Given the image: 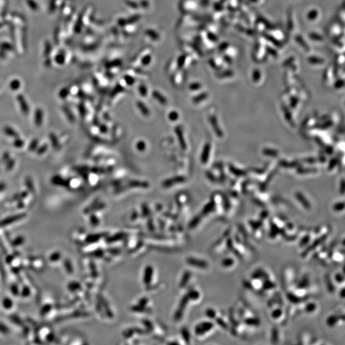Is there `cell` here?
<instances>
[{
	"instance_id": "8",
	"label": "cell",
	"mask_w": 345,
	"mask_h": 345,
	"mask_svg": "<svg viewBox=\"0 0 345 345\" xmlns=\"http://www.w3.org/2000/svg\"><path fill=\"white\" fill-rule=\"evenodd\" d=\"M206 316L209 318L211 319H215L216 318V311L213 309H208L206 311Z\"/></svg>"
},
{
	"instance_id": "1",
	"label": "cell",
	"mask_w": 345,
	"mask_h": 345,
	"mask_svg": "<svg viewBox=\"0 0 345 345\" xmlns=\"http://www.w3.org/2000/svg\"><path fill=\"white\" fill-rule=\"evenodd\" d=\"M214 328V324L212 322L205 321L202 322L200 324H198L196 327L195 332L198 336H203L205 334L208 333Z\"/></svg>"
},
{
	"instance_id": "2",
	"label": "cell",
	"mask_w": 345,
	"mask_h": 345,
	"mask_svg": "<svg viewBox=\"0 0 345 345\" xmlns=\"http://www.w3.org/2000/svg\"><path fill=\"white\" fill-rule=\"evenodd\" d=\"M342 320L344 321V320H341V317L337 316V314H332L331 316H329L326 321V323L327 324V325L330 327H334L336 325V324L338 323V322Z\"/></svg>"
},
{
	"instance_id": "3",
	"label": "cell",
	"mask_w": 345,
	"mask_h": 345,
	"mask_svg": "<svg viewBox=\"0 0 345 345\" xmlns=\"http://www.w3.org/2000/svg\"><path fill=\"white\" fill-rule=\"evenodd\" d=\"M221 264L224 267L229 268V267H231L232 266L234 265L235 261H234L233 258H231V257L225 258L224 259H223L222 260Z\"/></svg>"
},
{
	"instance_id": "5",
	"label": "cell",
	"mask_w": 345,
	"mask_h": 345,
	"mask_svg": "<svg viewBox=\"0 0 345 345\" xmlns=\"http://www.w3.org/2000/svg\"><path fill=\"white\" fill-rule=\"evenodd\" d=\"M283 311L281 308H274L271 313V317L275 320H278L282 316Z\"/></svg>"
},
{
	"instance_id": "6",
	"label": "cell",
	"mask_w": 345,
	"mask_h": 345,
	"mask_svg": "<svg viewBox=\"0 0 345 345\" xmlns=\"http://www.w3.org/2000/svg\"><path fill=\"white\" fill-rule=\"evenodd\" d=\"M42 111L40 109H37L36 112V115H35V123L36 124V126H40V125L42 124Z\"/></svg>"
},
{
	"instance_id": "7",
	"label": "cell",
	"mask_w": 345,
	"mask_h": 345,
	"mask_svg": "<svg viewBox=\"0 0 345 345\" xmlns=\"http://www.w3.org/2000/svg\"><path fill=\"white\" fill-rule=\"evenodd\" d=\"M333 259L337 262H339L342 260H343V258H344V251H343L342 252H336L334 253L333 256H332Z\"/></svg>"
},
{
	"instance_id": "9",
	"label": "cell",
	"mask_w": 345,
	"mask_h": 345,
	"mask_svg": "<svg viewBox=\"0 0 345 345\" xmlns=\"http://www.w3.org/2000/svg\"><path fill=\"white\" fill-rule=\"evenodd\" d=\"M334 280L337 283H343L344 282V275L343 274L341 273H337L335 275Z\"/></svg>"
},
{
	"instance_id": "4",
	"label": "cell",
	"mask_w": 345,
	"mask_h": 345,
	"mask_svg": "<svg viewBox=\"0 0 345 345\" xmlns=\"http://www.w3.org/2000/svg\"><path fill=\"white\" fill-rule=\"evenodd\" d=\"M317 309V304L314 302H310L309 303L306 304L304 307V311L307 313H311Z\"/></svg>"
}]
</instances>
